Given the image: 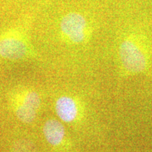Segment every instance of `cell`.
<instances>
[{"instance_id":"1","label":"cell","mask_w":152,"mask_h":152,"mask_svg":"<svg viewBox=\"0 0 152 152\" xmlns=\"http://www.w3.org/2000/svg\"><path fill=\"white\" fill-rule=\"evenodd\" d=\"M147 42L140 36L131 35L120 44L118 55L120 77L151 75V56Z\"/></svg>"},{"instance_id":"2","label":"cell","mask_w":152,"mask_h":152,"mask_svg":"<svg viewBox=\"0 0 152 152\" xmlns=\"http://www.w3.org/2000/svg\"><path fill=\"white\" fill-rule=\"evenodd\" d=\"M34 56L35 49L22 27L8 28L0 34V58L9 61H22Z\"/></svg>"},{"instance_id":"3","label":"cell","mask_w":152,"mask_h":152,"mask_svg":"<svg viewBox=\"0 0 152 152\" xmlns=\"http://www.w3.org/2000/svg\"><path fill=\"white\" fill-rule=\"evenodd\" d=\"M63 39L71 45L85 43L90 35V26L85 15L77 11H70L63 15L58 23Z\"/></svg>"},{"instance_id":"4","label":"cell","mask_w":152,"mask_h":152,"mask_svg":"<svg viewBox=\"0 0 152 152\" xmlns=\"http://www.w3.org/2000/svg\"><path fill=\"white\" fill-rule=\"evenodd\" d=\"M55 111L61 122L74 123L80 118L82 107L79 101L70 95H62L55 102Z\"/></svg>"},{"instance_id":"5","label":"cell","mask_w":152,"mask_h":152,"mask_svg":"<svg viewBox=\"0 0 152 152\" xmlns=\"http://www.w3.org/2000/svg\"><path fill=\"white\" fill-rule=\"evenodd\" d=\"M43 134L47 142L53 147L67 146V132L61 121L54 118L47 120L43 125Z\"/></svg>"},{"instance_id":"6","label":"cell","mask_w":152,"mask_h":152,"mask_svg":"<svg viewBox=\"0 0 152 152\" xmlns=\"http://www.w3.org/2000/svg\"><path fill=\"white\" fill-rule=\"evenodd\" d=\"M11 98L14 99L37 111L41 107L40 96L33 89H23L16 91L11 95Z\"/></svg>"},{"instance_id":"7","label":"cell","mask_w":152,"mask_h":152,"mask_svg":"<svg viewBox=\"0 0 152 152\" xmlns=\"http://www.w3.org/2000/svg\"><path fill=\"white\" fill-rule=\"evenodd\" d=\"M10 102L13 112L20 122L28 124L35 121L37 111L13 98H11Z\"/></svg>"}]
</instances>
